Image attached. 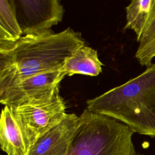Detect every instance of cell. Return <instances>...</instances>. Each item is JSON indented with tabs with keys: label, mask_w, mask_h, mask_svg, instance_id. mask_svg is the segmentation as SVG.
I'll return each instance as SVG.
<instances>
[{
	"label": "cell",
	"mask_w": 155,
	"mask_h": 155,
	"mask_svg": "<svg viewBox=\"0 0 155 155\" xmlns=\"http://www.w3.org/2000/svg\"><path fill=\"white\" fill-rule=\"evenodd\" d=\"M23 36L40 35L62 20L64 7L58 0H15Z\"/></svg>",
	"instance_id": "8992f818"
},
{
	"label": "cell",
	"mask_w": 155,
	"mask_h": 155,
	"mask_svg": "<svg viewBox=\"0 0 155 155\" xmlns=\"http://www.w3.org/2000/svg\"><path fill=\"white\" fill-rule=\"evenodd\" d=\"M78 121L76 114L67 113L59 124L37 140L26 155H69Z\"/></svg>",
	"instance_id": "52a82bcc"
},
{
	"label": "cell",
	"mask_w": 155,
	"mask_h": 155,
	"mask_svg": "<svg viewBox=\"0 0 155 155\" xmlns=\"http://www.w3.org/2000/svg\"><path fill=\"white\" fill-rule=\"evenodd\" d=\"M0 146L7 155H26L28 151L22 127L8 106H4L1 114Z\"/></svg>",
	"instance_id": "ba28073f"
},
{
	"label": "cell",
	"mask_w": 155,
	"mask_h": 155,
	"mask_svg": "<svg viewBox=\"0 0 155 155\" xmlns=\"http://www.w3.org/2000/svg\"><path fill=\"white\" fill-rule=\"evenodd\" d=\"M87 109L155 137V64L137 76L87 101Z\"/></svg>",
	"instance_id": "7a4b0ae2"
},
{
	"label": "cell",
	"mask_w": 155,
	"mask_h": 155,
	"mask_svg": "<svg viewBox=\"0 0 155 155\" xmlns=\"http://www.w3.org/2000/svg\"><path fill=\"white\" fill-rule=\"evenodd\" d=\"M102 65L97 51L84 45L65 61L60 70L69 76L75 74L96 76L102 72Z\"/></svg>",
	"instance_id": "9c48e42d"
},
{
	"label": "cell",
	"mask_w": 155,
	"mask_h": 155,
	"mask_svg": "<svg viewBox=\"0 0 155 155\" xmlns=\"http://www.w3.org/2000/svg\"><path fill=\"white\" fill-rule=\"evenodd\" d=\"M126 24L124 29H131L140 40L155 14V0H134L125 8Z\"/></svg>",
	"instance_id": "30bf717a"
},
{
	"label": "cell",
	"mask_w": 155,
	"mask_h": 155,
	"mask_svg": "<svg viewBox=\"0 0 155 155\" xmlns=\"http://www.w3.org/2000/svg\"><path fill=\"white\" fill-rule=\"evenodd\" d=\"M85 41L79 32L67 28L22 36L12 43H0V91L27 77L59 70Z\"/></svg>",
	"instance_id": "6da1fadb"
},
{
	"label": "cell",
	"mask_w": 155,
	"mask_h": 155,
	"mask_svg": "<svg viewBox=\"0 0 155 155\" xmlns=\"http://www.w3.org/2000/svg\"><path fill=\"white\" fill-rule=\"evenodd\" d=\"M65 76L59 70L21 79L0 91V102L15 107L49 101L59 91L60 82Z\"/></svg>",
	"instance_id": "277c9868"
},
{
	"label": "cell",
	"mask_w": 155,
	"mask_h": 155,
	"mask_svg": "<svg viewBox=\"0 0 155 155\" xmlns=\"http://www.w3.org/2000/svg\"><path fill=\"white\" fill-rule=\"evenodd\" d=\"M10 108L22 127L28 151L39 138L59 124L67 114L59 91L49 101Z\"/></svg>",
	"instance_id": "5b68a950"
},
{
	"label": "cell",
	"mask_w": 155,
	"mask_h": 155,
	"mask_svg": "<svg viewBox=\"0 0 155 155\" xmlns=\"http://www.w3.org/2000/svg\"><path fill=\"white\" fill-rule=\"evenodd\" d=\"M134 133L124 123L86 108L79 116L69 155H137Z\"/></svg>",
	"instance_id": "3957f363"
},
{
	"label": "cell",
	"mask_w": 155,
	"mask_h": 155,
	"mask_svg": "<svg viewBox=\"0 0 155 155\" xmlns=\"http://www.w3.org/2000/svg\"><path fill=\"white\" fill-rule=\"evenodd\" d=\"M15 0H0V43H12L22 36Z\"/></svg>",
	"instance_id": "8fae6325"
},
{
	"label": "cell",
	"mask_w": 155,
	"mask_h": 155,
	"mask_svg": "<svg viewBox=\"0 0 155 155\" xmlns=\"http://www.w3.org/2000/svg\"><path fill=\"white\" fill-rule=\"evenodd\" d=\"M138 42L135 57L141 65L147 67L155 58V14Z\"/></svg>",
	"instance_id": "7c38bea8"
}]
</instances>
